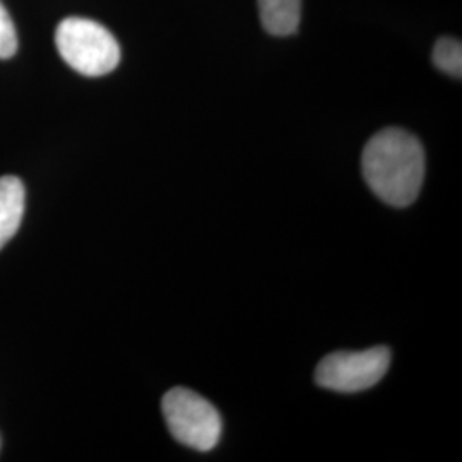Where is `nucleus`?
Listing matches in <instances>:
<instances>
[{
  "label": "nucleus",
  "mask_w": 462,
  "mask_h": 462,
  "mask_svg": "<svg viewBox=\"0 0 462 462\" xmlns=\"http://www.w3.org/2000/svg\"><path fill=\"white\" fill-rule=\"evenodd\" d=\"M364 177L383 202L406 208L413 204L425 179V149L413 134L385 129L364 149Z\"/></svg>",
  "instance_id": "obj_1"
},
{
  "label": "nucleus",
  "mask_w": 462,
  "mask_h": 462,
  "mask_svg": "<svg viewBox=\"0 0 462 462\" xmlns=\"http://www.w3.org/2000/svg\"><path fill=\"white\" fill-rule=\"evenodd\" d=\"M170 433L183 444L208 452L215 448L221 437V418L215 406L185 387L166 393L162 402Z\"/></svg>",
  "instance_id": "obj_3"
},
{
  "label": "nucleus",
  "mask_w": 462,
  "mask_h": 462,
  "mask_svg": "<svg viewBox=\"0 0 462 462\" xmlns=\"http://www.w3.org/2000/svg\"><path fill=\"white\" fill-rule=\"evenodd\" d=\"M265 32L274 36L293 34L301 19V0H259Z\"/></svg>",
  "instance_id": "obj_6"
},
{
  "label": "nucleus",
  "mask_w": 462,
  "mask_h": 462,
  "mask_svg": "<svg viewBox=\"0 0 462 462\" xmlns=\"http://www.w3.org/2000/svg\"><path fill=\"white\" fill-rule=\"evenodd\" d=\"M433 62L452 78L462 76V45L459 40L442 38L433 49Z\"/></svg>",
  "instance_id": "obj_7"
},
{
  "label": "nucleus",
  "mask_w": 462,
  "mask_h": 462,
  "mask_svg": "<svg viewBox=\"0 0 462 462\" xmlns=\"http://www.w3.org/2000/svg\"><path fill=\"white\" fill-rule=\"evenodd\" d=\"M17 51V34L14 23L0 2V59H11Z\"/></svg>",
  "instance_id": "obj_8"
},
{
  "label": "nucleus",
  "mask_w": 462,
  "mask_h": 462,
  "mask_svg": "<svg viewBox=\"0 0 462 462\" xmlns=\"http://www.w3.org/2000/svg\"><path fill=\"white\" fill-rule=\"evenodd\" d=\"M391 365V351L377 346L365 351H339L328 355L315 370L320 387L334 393H360L383 379Z\"/></svg>",
  "instance_id": "obj_4"
},
{
  "label": "nucleus",
  "mask_w": 462,
  "mask_h": 462,
  "mask_svg": "<svg viewBox=\"0 0 462 462\" xmlns=\"http://www.w3.org/2000/svg\"><path fill=\"white\" fill-rule=\"evenodd\" d=\"M26 190L16 177L0 179V250L16 235L24 215Z\"/></svg>",
  "instance_id": "obj_5"
},
{
  "label": "nucleus",
  "mask_w": 462,
  "mask_h": 462,
  "mask_svg": "<svg viewBox=\"0 0 462 462\" xmlns=\"http://www.w3.org/2000/svg\"><path fill=\"white\" fill-rule=\"evenodd\" d=\"M55 45L69 66L89 78L105 76L120 62L116 36L91 19H64L55 32Z\"/></svg>",
  "instance_id": "obj_2"
}]
</instances>
